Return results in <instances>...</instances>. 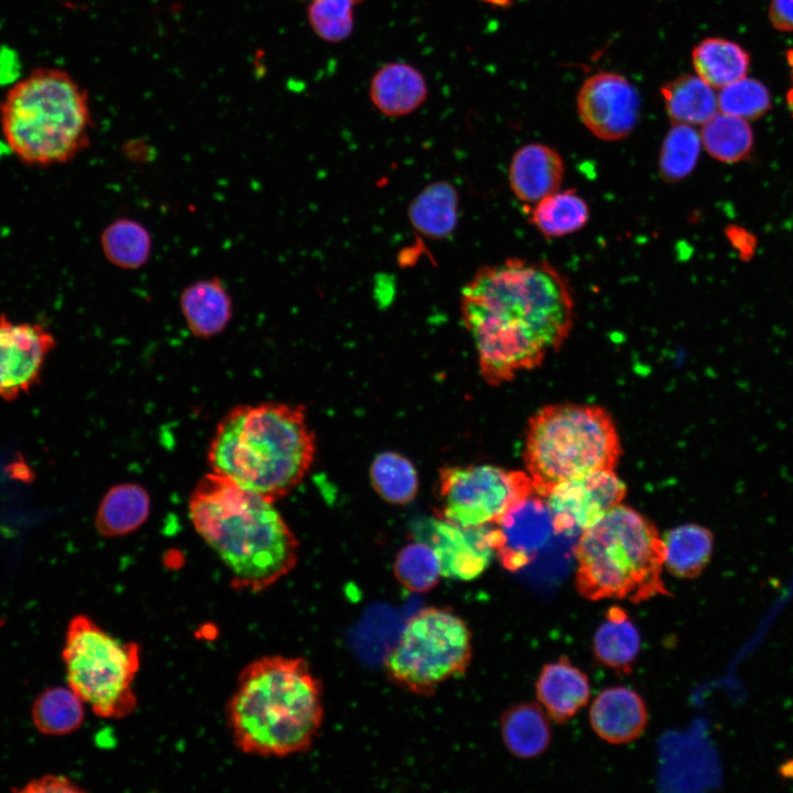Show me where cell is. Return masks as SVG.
<instances>
[{
	"instance_id": "obj_1",
	"label": "cell",
	"mask_w": 793,
	"mask_h": 793,
	"mask_svg": "<svg viewBox=\"0 0 793 793\" xmlns=\"http://www.w3.org/2000/svg\"><path fill=\"white\" fill-rule=\"evenodd\" d=\"M459 309L490 385L540 367L557 351L574 324L565 276L546 261L509 258L484 265L465 284Z\"/></svg>"
},
{
	"instance_id": "obj_2",
	"label": "cell",
	"mask_w": 793,
	"mask_h": 793,
	"mask_svg": "<svg viewBox=\"0 0 793 793\" xmlns=\"http://www.w3.org/2000/svg\"><path fill=\"white\" fill-rule=\"evenodd\" d=\"M188 517L235 589H268L296 566L298 541L273 501L213 471L191 492Z\"/></svg>"
},
{
	"instance_id": "obj_3",
	"label": "cell",
	"mask_w": 793,
	"mask_h": 793,
	"mask_svg": "<svg viewBox=\"0 0 793 793\" xmlns=\"http://www.w3.org/2000/svg\"><path fill=\"white\" fill-rule=\"evenodd\" d=\"M226 716L242 753H301L311 748L323 724V686L301 658L262 656L240 671Z\"/></svg>"
},
{
	"instance_id": "obj_4",
	"label": "cell",
	"mask_w": 793,
	"mask_h": 793,
	"mask_svg": "<svg viewBox=\"0 0 793 793\" xmlns=\"http://www.w3.org/2000/svg\"><path fill=\"white\" fill-rule=\"evenodd\" d=\"M315 452L303 405L261 402L236 405L220 419L207 461L210 471L275 502L302 482Z\"/></svg>"
},
{
	"instance_id": "obj_5",
	"label": "cell",
	"mask_w": 793,
	"mask_h": 793,
	"mask_svg": "<svg viewBox=\"0 0 793 793\" xmlns=\"http://www.w3.org/2000/svg\"><path fill=\"white\" fill-rule=\"evenodd\" d=\"M93 118L84 87L66 70L41 66L0 100V128L10 151L31 166L63 164L90 141Z\"/></svg>"
},
{
	"instance_id": "obj_6",
	"label": "cell",
	"mask_w": 793,
	"mask_h": 793,
	"mask_svg": "<svg viewBox=\"0 0 793 793\" xmlns=\"http://www.w3.org/2000/svg\"><path fill=\"white\" fill-rule=\"evenodd\" d=\"M574 553L576 588L587 599L638 604L669 595L662 579L664 541L651 521L628 506H616L584 530Z\"/></svg>"
},
{
	"instance_id": "obj_7",
	"label": "cell",
	"mask_w": 793,
	"mask_h": 793,
	"mask_svg": "<svg viewBox=\"0 0 793 793\" xmlns=\"http://www.w3.org/2000/svg\"><path fill=\"white\" fill-rule=\"evenodd\" d=\"M622 449L611 415L597 405L551 404L528 422L523 460L543 497L557 484L599 470H615Z\"/></svg>"
},
{
	"instance_id": "obj_8",
	"label": "cell",
	"mask_w": 793,
	"mask_h": 793,
	"mask_svg": "<svg viewBox=\"0 0 793 793\" xmlns=\"http://www.w3.org/2000/svg\"><path fill=\"white\" fill-rule=\"evenodd\" d=\"M63 661L68 686L98 717L122 719L138 706L134 681L141 665L140 645L104 630L91 618H72Z\"/></svg>"
},
{
	"instance_id": "obj_9",
	"label": "cell",
	"mask_w": 793,
	"mask_h": 793,
	"mask_svg": "<svg viewBox=\"0 0 793 793\" xmlns=\"http://www.w3.org/2000/svg\"><path fill=\"white\" fill-rule=\"evenodd\" d=\"M471 632L448 608L427 607L413 615L385 660L389 677L417 695L430 696L463 675L471 661Z\"/></svg>"
},
{
	"instance_id": "obj_10",
	"label": "cell",
	"mask_w": 793,
	"mask_h": 793,
	"mask_svg": "<svg viewBox=\"0 0 793 793\" xmlns=\"http://www.w3.org/2000/svg\"><path fill=\"white\" fill-rule=\"evenodd\" d=\"M528 472L493 465L443 467L437 517L463 528L495 523L514 502L535 492Z\"/></svg>"
},
{
	"instance_id": "obj_11",
	"label": "cell",
	"mask_w": 793,
	"mask_h": 793,
	"mask_svg": "<svg viewBox=\"0 0 793 793\" xmlns=\"http://www.w3.org/2000/svg\"><path fill=\"white\" fill-rule=\"evenodd\" d=\"M626 493L615 470H599L560 482L544 498L555 533H575L598 522Z\"/></svg>"
},
{
	"instance_id": "obj_12",
	"label": "cell",
	"mask_w": 793,
	"mask_h": 793,
	"mask_svg": "<svg viewBox=\"0 0 793 793\" xmlns=\"http://www.w3.org/2000/svg\"><path fill=\"white\" fill-rule=\"evenodd\" d=\"M583 123L597 138L617 141L633 130L640 110V97L620 74L599 72L588 77L577 95Z\"/></svg>"
},
{
	"instance_id": "obj_13",
	"label": "cell",
	"mask_w": 793,
	"mask_h": 793,
	"mask_svg": "<svg viewBox=\"0 0 793 793\" xmlns=\"http://www.w3.org/2000/svg\"><path fill=\"white\" fill-rule=\"evenodd\" d=\"M56 345L42 324L17 322L0 315V398L13 401L40 380L44 363Z\"/></svg>"
},
{
	"instance_id": "obj_14",
	"label": "cell",
	"mask_w": 793,
	"mask_h": 793,
	"mask_svg": "<svg viewBox=\"0 0 793 793\" xmlns=\"http://www.w3.org/2000/svg\"><path fill=\"white\" fill-rule=\"evenodd\" d=\"M491 526L495 554L510 572L526 566L555 533L546 500L536 491L514 502Z\"/></svg>"
},
{
	"instance_id": "obj_15",
	"label": "cell",
	"mask_w": 793,
	"mask_h": 793,
	"mask_svg": "<svg viewBox=\"0 0 793 793\" xmlns=\"http://www.w3.org/2000/svg\"><path fill=\"white\" fill-rule=\"evenodd\" d=\"M413 533L415 540L435 550L446 577L474 579L484 573L495 554L491 524L463 528L436 517L419 521Z\"/></svg>"
},
{
	"instance_id": "obj_16",
	"label": "cell",
	"mask_w": 793,
	"mask_h": 793,
	"mask_svg": "<svg viewBox=\"0 0 793 793\" xmlns=\"http://www.w3.org/2000/svg\"><path fill=\"white\" fill-rule=\"evenodd\" d=\"M564 172L563 157L556 150L543 143H528L512 155L509 185L521 203L532 207L560 191Z\"/></svg>"
},
{
	"instance_id": "obj_17",
	"label": "cell",
	"mask_w": 793,
	"mask_h": 793,
	"mask_svg": "<svg viewBox=\"0 0 793 793\" xmlns=\"http://www.w3.org/2000/svg\"><path fill=\"white\" fill-rule=\"evenodd\" d=\"M180 308L193 336L209 339L229 325L233 303L226 284L216 276L192 282L180 295Z\"/></svg>"
},
{
	"instance_id": "obj_18",
	"label": "cell",
	"mask_w": 793,
	"mask_h": 793,
	"mask_svg": "<svg viewBox=\"0 0 793 793\" xmlns=\"http://www.w3.org/2000/svg\"><path fill=\"white\" fill-rule=\"evenodd\" d=\"M648 711L642 698L627 687L602 691L590 708V724L596 734L610 743H626L644 730Z\"/></svg>"
},
{
	"instance_id": "obj_19",
	"label": "cell",
	"mask_w": 793,
	"mask_h": 793,
	"mask_svg": "<svg viewBox=\"0 0 793 793\" xmlns=\"http://www.w3.org/2000/svg\"><path fill=\"white\" fill-rule=\"evenodd\" d=\"M427 94L423 74L403 62H392L380 67L369 85L372 105L380 113L391 118L414 112L425 102Z\"/></svg>"
},
{
	"instance_id": "obj_20",
	"label": "cell",
	"mask_w": 793,
	"mask_h": 793,
	"mask_svg": "<svg viewBox=\"0 0 793 793\" xmlns=\"http://www.w3.org/2000/svg\"><path fill=\"white\" fill-rule=\"evenodd\" d=\"M588 677L566 658L546 664L536 682V695L556 723L573 717L589 698Z\"/></svg>"
},
{
	"instance_id": "obj_21",
	"label": "cell",
	"mask_w": 793,
	"mask_h": 793,
	"mask_svg": "<svg viewBox=\"0 0 793 793\" xmlns=\"http://www.w3.org/2000/svg\"><path fill=\"white\" fill-rule=\"evenodd\" d=\"M151 497L140 484L122 482L102 496L95 515V528L104 537H120L138 531L149 519Z\"/></svg>"
},
{
	"instance_id": "obj_22",
	"label": "cell",
	"mask_w": 793,
	"mask_h": 793,
	"mask_svg": "<svg viewBox=\"0 0 793 793\" xmlns=\"http://www.w3.org/2000/svg\"><path fill=\"white\" fill-rule=\"evenodd\" d=\"M459 195L448 182L424 187L411 202L408 216L412 227L432 240L447 238L458 222Z\"/></svg>"
},
{
	"instance_id": "obj_23",
	"label": "cell",
	"mask_w": 793,
	"mask_h": 793,
	"mask_svg": "<svg viewBox=\"0 0 793 793\" xmlns=\"http://www.w3.org/2000/svg\"><path fill=\"white\" fill-rule=\"evenodd\" d=\"M692 62L698 77L720 89L747 76L751 58L748 51L734 41L706 37L694 46Z\"/></svg>"
},
{
	"instance_id": "obj_24",
	"label": "cell",
	"mask_w": 793,
	"mask_h": 793,
	"mask_svg": "<svg viewBox=\"0 0 793 793\" xmlns=\"http://www.w3.org/2000/svg\"><path fill=\"white\" fill-rule=\"evenodd\" d=\"M661 94L673 123L704 124L718 111L714 88L697 75L685 74L666 82Z\"/></svg>"
},
{
	"instance_id": "obj_25",
	"label": "cell",
	"mask_w": 793,
	"mask_h": 793,
	"mask_svg": "<svg viewBox=\"0 0 793 793\" xmlns=\"http://www.w3.org/2000/svg\"><path fill=\"white\" fill-rule=\"evenodd\" d=\"M667 571L681 578L698 576L708 565L713 550L711 531L696 523H686L669 531L664 539Z\"/></svg>"
},
{
	"instance_id": "obj_26",
	"label": "cell",
	"mask_w": 793,
	"mask_h": 793,
	"mask_svg": "<svg viewBox=\"0 0 793 793\" xmlns=\"http://www.w3.org/2000/svg\"><path fill=\"white\" fill-rule=\"evenodd\" d=\"M100 247L108 262L137 270L148 263L152 251L149 229L139 220L118 218L109 222L100 235Z\"/></svg>"
},
{
	"instance_id": "obj_27",
	"label": "cell",
	"mask_w": 793,
	"mask_h": 793,
	"mask_svg": "<svg viewBox=\"0 0 793 793\" xmlns=\"http://www.w3.org/2000/svg\"><path fill=\"white\" fill-rule=\"evenodd\" d=\"M589 207L574 189L557 191L530 210V220L545 238H560L580 230L588 221Z\"/></svg>"
},
{
	"instance_id": "obj_28",
	"label": "cell",
	"mask_w": 793,
	"mask_h": 793,
	"mask_svg": "<svg viewBox=\"0 0 793 793\" xmlns=\"http://www.w3.org/2000/svg\"><path fill=\"white\" fill-rule=\"evenodd\" d=\"M501 734L510 752L525 759L541 754L551 739L548 721L535 704L508 709L501 719Z\"/></svg>"
},
{
	"instance_id": "obj_29",
	"label": "cell",
	"mask_w": 793,
	"mask_h": 793,
	"mask_svg": "<svg viewBox=\"0 0 793 793\" xmlns=\"http://www.w3.org/2000/svg\"><path fill=\"white\" fill-rule=\"evenodd\" d=\"M700 139L707 153L724 163L746 160L754 141L748 120L721 111L703 124Z\"/></svg>"
},
{
	"instance_id": "obj_30",
	"label": "cell",
	"mask_w": 793,
	"mask_h": 793,
	"mask_svg": "<svg viewBox=\"0 0 793 793\" xmlns=\"http://www.w3.org/2000/svg\"><path fill=\"white\" fill-rule=\"evenodd\" d=\"M32 717L35 727L45 735H68L82 726L85 703L69 686L50 687L36 697Z\"/></svg>"
},
{
	"instance_id": "obj_31",
	"label": "cell",
	"mask_w": 793,
	"mask_h": 793,
	"mask_svg": "<svg viewBox=\"0 0 793 793\" xmlns=\"http://www.w3.org/2000/svg\"><path fill=\"white\" fill-rule=\"evenodd\" d=\"M594 650L604 664L617 670L630 669L640 650V636L623 609L608 610L606 621L595 634Z\"/></svg>"
},
{
	"instance_id": "obj_32",
	"label": "cell",
	"mask_w": 793,
	"mask_h": 793,
	"mask_svg": "<svg viewBox=\"0 0 793 793\" xmlns=\"http://www.w3.org/2000/svg\"><path fill=\"white\" fill-rule=\"evenodd\" d=\"M369 475L373 490L388 503L404 506L417 495L416 468L399 453L388 450L378 454L371 463Z\"/></svg>"
},
{
	"instance_id": "obj_33",
	"label": "cell",
	"mask_w": 793,
	"mask_h": 793,
	"mask_svg": "<svg viewBox=\"0 0 793 793\" xmlns=\"http://www.w3.org/2000/svg\"><path fill=\"white\" fill-rule=\"evenodd\" d=\"M393 569L397 580L412 593L432 590L443 575L435 550L420 540L406 544L399 551Z\"/></svg>"
},
{
	"instance_id": "obj_34",
	"label": "cell",
	"mask_w": 793,
	"mask_h": 793,
	"mask_svg": "<svg viewBox=\"0 0 793 793\" xmlns=\"http://www.w3.org/2000/svg\"><path fill=\"white\" fill-rule=\"evenodd\" d=\"M702 148L700 133L693 126L673 123L660 152L659 169L663 180L677 182L695 169Z\"/></svg>"
},
{
	"instance_id": "obj_35",
	"label": "cell",
	"mask_w": 793,
	"mask_h": 793,
	"mask_svg": "<svg viewBox=\"0 0 793 793\" xmlns=\"http://www.w3.org/2000/svg\"><path fill=\"white\" fill-rule=\"evenodd\" d=\"M717 101L719 111L748 121L762 117L771 108V95L767 86L747 76L720 88Z\"/></svg>"
},
{
	"instance_id": "obj_36",
	"label": "cell",
	"mask_w": 793,
	"mask_h": 793,
	"mask_svg": "<svg viewBox=\"0 0 793 793\" xmlns=\"http://www.w3.org/2000/svg\"><path fill=\"white\" fill-rule=\"evenodd\" d=\"M358 0H312L307 20L314 33L329 43L350 36L354 30V8Z\"/></svg>"
},
{
	"instance_id": "obj_37",
	"label": "cell",
	"mask_w": 793,
	"mask_h": 793,
	"mask_svg": "<svg viewBox=\"0 0 793 793\" xmlns=\"http://www.w3.org/2000/svg\"><path fill=\"white\" fill-rule=\"evenodd\" d=\"M25 792H80L82 789L70 779L63 775H44L28 783Z\"/></svg>"
},
{
	"instance_id": "obj_38",
	"label": "cell",
	"mask_w": 793,
	"mask_h": 793,
	"mask_svg": "<svg viewBox=\"0 0 793 793\" xmlns=\"http://www.w3.org/2000/svg\"><path fill=\"white\" fill-rule=\"evenodd\" d=\"M768 18L775 30L793 32V0H771Z\"/></svg>"
},
{
	"instance_id": "obj_39",
	"label": "cell",
	"mask_w": 793,
	"mask_h": 793,
	"mask_svg": "<svg viewBox=\"0 0 793 793\" xmlns=\"http://www.w3.org/2000/svg\"><path fill=\"white\" fill-rule=\"evenodd\" d=\"M786 62L790 68L791 86L786 91V104L793 115V48L786 52Z\"/></svg>"
},
{
	"instance_id": "obj_40",
	"label": "cell",
	"mask_w": 793,
	"mask_h": 793,
	"mask_svg": "<svg viewBox=\"0 0 793 793\" xmlns=\"http://www.w3.org/2000/svg\"><path fill=\"white\" fill-rule=\"evenodd\" d=\"M311 1H312V0H311ZM360 1H362V0H358V2H360Z\"/></svg>"
}]
</instances>
